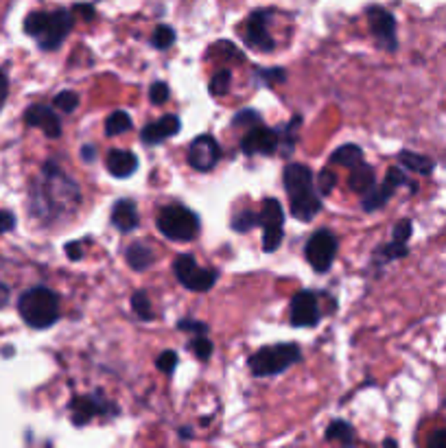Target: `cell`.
Masks as SVG:
<instances>
[{
	"mask_svg": "<svg viewBox=\"0 0 446 448\" xmlns=\"http://www.w3.org/2000/svg\"><path fill=\"white\" fill-rule=\"evenodd\" d=\"M177 328L184 332H193V335H208V324H204V321H195V319H180L177 321Z\"/></svg>",
	"mask_w": 446,
	"mask_h": 448,
	"instance_id": "f35d334b",
	"label": "cell"
},
{
	"mask_svg": "<svg viewBox=\"0 0 446 448\" xmlns=\"http://www.w3.org/2000/svg\"><path fill=\"white\" fill-rule=\"evenodd\" d=\"M256 225H260V217L254 210H243L237 214L235 219H232V230L235 232H249Z\"/></svg>",
	"mask_w": 446,
	"mask_h": 448,
	"instance_id": "f546056e",
	"label": "cell"
},
{
	"mask_svg": "<svg viewBox=\"0 0 446 448\" xmlns=\"http://www.w3.org/2000/svg\"><path fill=\"white\" fill-rule=\"evenodd\" d=\"M53 105H55L57 110L70 114V112H75L79 107V94L73 92V90H64V92H60L55 99H53Z\"/></svg>",
	"mask_w": 446,
	"mask_h": 448,
	"instance_id": "1f68e13d",
	"label": "cell"
},
{
	"mask_svg": "<svg viewBox=\"0 0 446 448\" xmlns=\"http://www.w3.org/2000/svg\"><path fill=\"white\" fill-rule=\"evenodd\" d=\"M319 304L313 291H300L291 300V324L295 328H313L319 324Z\"/></svg>",
	"mask_w": 446,
	"mask_h": 448,
	"instance_id": "9a60e30c",
	"label": "cell"
},
{
	"mask_svg": "<svg viewBox=\"0 0 446 448\" xmlns=\"http://www.w3.org/2000/svg\"><path fill=\"white\" fill-rule=\"evenodd\" d=\"M412 232H414V225L409 219H403L394 225V232H391V241H398V243H407L409 239H412Z\"/></svg>",
	"mask_w": 446,
	"mask_h": 448,
	"instance_id": "74e56055",
	"label": "cell"
},
{
	"mask_svg": "<svg viewBox=\"0 0 446 448\" xmlns=\"http://www.w3.org/2000/svg\"><path fill=\"white\" fill-rule=\"evenodd\" d=\"M302 358V352L295 344H278L260 348L249 356V370L254 376H276L289 370Z\"/></svg>",
	"mask_w": 446,
	"mask_h": 448,
	"instance_id": "8992f818",
	"label": "cell"
},
{
	"mask_svg": "<svg viewBox=\"0 0 446 448\" xmlns=\"http://www.w3.org/2000/svg\"><path fill=\"white\" fill-rule=\"evenodd\" d=\"M280 147V134L272 127H265L263 122L249 127L247 134L241 138V151L247 155H272Z\"/></svg>",
	"mask_w": 446,
	"mask_h": 448,
	"instance_id": "7c38bea8",
	"label": "cell"
},
{
	"mask_svg": "<svg viewBox=\"0 0 446 448\" xmlns=\"http://www.w3.org/2000/svg\"><path fill=\"white\" fill-rule=\"evenodd\" d=\"M260 225H263V249L267 254L276 252L284 234V212L278 200H265L260 206Z\"/></svg>",
	"mask_w": 446,
	"mask_h": 448,
	"instance_id": "9c48e42d",
	"label": "cell"
},
{
	"mask_svg": "<svg viewBox=\"0 0 446 448\" xmlns=\"http://www.w3.org/2000/svg\"><path fill=\"white\" fill-rule=\"evenodd\" d=\"M256 77L265 83H284L287 81V70L284 68H260V70H256Z\"/></svg>",
	"mask_w": 446,
	"mask_h": 448,
	"instance_id": "e575fe53",
	"label": "cell"
},
{
	"mask_svg": "<svg viewBox=\"0 0 446 448\" xmlns=\"http://www.w3.org/2000/svg\"><path fill=\"white\" fill-rule=\"evenodd\" d=\"M409 254V247L407 243H398V241H391L383 247L377 249V258L383 260V262H389V260H396V258H405Z\"/></svg>",
	"mask_w": 446,
	"mask_h": 448,
	"instance_id": "4316f807",
	"label": "cell"
},
{
	"mask_svg": "<svg viewBox=\"0 0 446 448\" xmlns=\"http://www.w3.org/2000/svg\"><path fill=\"white\" fill-rule=\"evenodd\" d=\"M105 164H108V171L114 177H132L138 169V158L132 151L125 149H112L105 158Z\"/></svg>",
	"mask_w": 446,
	"mask_h": 448,
	"instance_id": "ffe728a7",
	"label": "cell"
},
{
	"mask_svg": "<svg viewBox=\"0 0 446 448\" xmlns=\"http://www.w3.org/2000/svg\"><path fill=\"white\" fill-rule=\"evenodd\" d=\"M230 79H232V75H230L228 68L217 70V73L212 75V79H210V85H208L210 94L212 97H223L228 90H230Z\"/></svg>",
	"mask_w": 446,
	"mask_h": 448,
	"instance_id": "f1b7e54d",
	"label": "cell"
},
{
	"mask_svg": "<svg viewBox=\"0 0 446 448\" xmlns=\"http://www.w3.org/2000/svg\"><path fill=\"white\" fill-rule=\"evenodd\" d=\"M75 11H79L83 15V20H95V7L92 5H75Z\"/></svg>",
	"mask_w": 446,
	"mask_h": 448,
	"instance_id": "f6af8a7d",
	"label": "cell"
},
{
	"mask_svg": "<svg viewBox=\"0 0 446 448\" xmlns=\"http://www.w3.org/2000/svg\"><path fill=\"white\" fill-rule=\"evenodd\" d=\"M7 300H9V286L0 282V309L5 307V304H7Z\"/></svg>",
	"mask_w": 446,
	"mask_h": 448,
	"instance_id": "c3c4849f",
	"label": "cell"
},
{
	"mask_svg": "<svg viewBox=\"0 0 446 448\" xmlns=\"http://www.w3.org/2000/svg\"><path fill=\"white\" fill-rule=\"evenodd\" d=\"M132 130V118L127 112H112L108 116V120H105V134H108L110 138L112 136H118V134H125V132H130Z\"/></svg>",
	"mask_w": 446,
	"mask_h": 448,
	"instance_id": "484cf974",
	"label": "cell"
},
{
	"mask_svg": "<svg viewBox=\"0 0 446 448\" xmlns=\"http://www.w3.org/2000/svg\"><path fill=\"white\" fill-rule=\"evenodd\" d=\"M429 446L431 448H446V428H440L429 438Z\"/></svg>",
	"mask_w": 446,
	"mask_h": 448,
	"instance_id": "ee69618b",
	"label": "cell"
},
{
	"mask_svg": "<svg viewBox=\"0 0 446 448\" xmlns=\"http://www.w3.org/2000/svg\"><path fill=\"white\" fill-rule=\"evenodd\" d=\"M132 309L134 313L142 319V321H149L153 319V309H151V300L145 291H136L132 295Z\"/></svg>",
	"mask_w": 446,
	"mask_h": 448,
	"instance_id": "83f0119b",
	"label": "cell"
},
{
	"mask_svg": "<svg viewBox=\"0 0 446 448\" xmlns=\"http://www.w3.org/2000/svg\"><path fill=\"white\" fill-rule=\"evenodd\" d=\"M326 440L328 442H342L352 444L354 442V428L346 420H335L326 426Z\"/></svg>",
	"mask_w": 446,
	"mask_h": 448,
	"instance_id": "d4e9b609",
	"label": "cell"
},
{
	"mask_svg": "<svg viewBox=\"0 0 446 448\" xmlns=\"http://www.w3.org/2000/svg\"><path fill=\"white\" fill-rule=\"evenodd\" d=\"M272 20V11L270 9H256L252 11V15L247 18L245 22V42L247 46H252L254 50L260 52H272L276 42L267 31V22Z\"/></svg>",
	"mask_w": 446,
	"mask_h": 448,
	"instance_id": "4fadbf2b",
	"label": "cell"
},
{
	"mask_svg": "<svg viewBox=\"0 0 446 448\" xmlns=\"http://www.w3.org/2000/svg\"><path fill=\"white\" fill-rule=\"evenodd\" d=\"M335 184H337V175H335L333 169L326 167V169L319 171V175H317V190H319V195H330L333 188H335Z\"/></svg>",
	"mask_w": 446,
	"mask_h": 448,
	"instance_id": "836d02e7",
	"label": "cell"
},
{
	"mask_svg": "<svg viewBox=\"0 0 446 448\" xmlns=\"http://www.w3.org/2000/svg\"><path fill=\"white\" fill-rule=\"evenodd\" d=\"M173 272H175V278L180 280L182 286H186L188 291H197V293L210 291L212 286L217 284V278H219V274L215 272V269L200 267L197 260H195L190 254L177 256L173 262Z\"/></svg>",
	"mask_w": 446,
	"mask_h": 448,
	"instance_id": "52a82bcc",
	"label": "cell"
},
{
	"mask_svg": "<svg viewBox=\"0 0 446 448\" xmlns=\"http://www.w3.org/2000/svg\"><path fill=\"white\" fill-rule=\"evenodd\" d=\"M149 99H151L153 105H162V103L169 99V85H167L165 81L153 83L151 90H149Z\"/></svg>",
	"mask_w": 446,
	"mask_h": 448,
	"instance_id": "ab89813d",
	"label": "cell"
},
{
	"mask_svg": "<svg viewBox=\"0 0 446 448\" xmlns=\"http://www.w3.org/2000/svg\"><path fill=\"white\" fill-rule=\"evenodd\" d=\"M215 48L221 52V55H225V57H230V59H237V62H243V59H245L243 52L237 50V46L232 44V42H217Z\"/></svg>",
	"mask_w": 446,
	"mask_h": 448,
	"instance_id": "60d3db41",
	"label": "cell"
},
{
	"mask_svg": "<svg viewBox=\"0 0 446 448\" xmlns=\"http://www.w3.org/2000/svg\"><path fill=\"white\" fill-rule=\"evenodd\" d=\"M125 258H127V265L136 272H145L153 265V249L145 243H132L125 252Z\"/></svg>",
	"mask_w": 446,
	"mask_h": 448,
	"instance_id": "7402d4cb",
	"label": "cell"
},
{
	"mask_svg": "<svg viewBox=\"0 0 446 448\" xmlns=\"http://www.w3.org/2000/svg\"><path fill=\"white\" fill-rule=\"evenodd\" d=\"M177 365V354L173 350H165L160 352L158 358H155V368L162 372V374H171Z\"/></svg>",
	"mask_w": 446,
	"mask_h": 448,
	"instance_id": "d590c367",
	"label": "cell"
},
{
	"mask_svg": "<svg viewBox=\"0 0 446 448\" xmlns=\"http://www.w3.org/2000/svg\"><path fill=\"white\" fill-rule=\"evenodd\" d=\"M15 227V217L13 212L9 210H0V234H5V232H11Z\"/></svg>",
	"mask_w": 446,
	"mask_h": 448,
	"instance_id": "7bdbcfd3",
	"label": "cell"
},
{
	"mask_svg": "<svg viewBox=\"0 0 446 448\" xmlns=\"http://www.w3.org/2000/svg\"><path fill=\"white\" fill-rule=\"evenodd\" d=\"M258 122H260V114L256 110H243L235 116V120H232L235 127H247V130L254 127V125H258Z\"/></svg>",
	"mask_w": 446,
	"mask_h": 448,
	"instance_id": "8d00e7d4",
	"label": "cell"
},
{
	"mask_svg": "<svg viewBox=\"0 0 446 448\" xmlns=\"http://www.w3.org/2000/svg\"><path fill=\"white\" fill-rule=\"evenodd\" d=\"M221 158V149H219V142L208 136V134H202L197 136L188 147V164L195 169V171H212L215 169V164L219 162Z\"/></svg>",
	"mask_w": 446,
	"mask_h": 448,
	"instance_id": "5bb4252c",
	"label": "cell"
},
{
	"mask_svg": "<svg viewBox=\"0 0 446 448\" xmlns=\"http://www.w3.org/2000/svg\"><path fill=\"white\" fill-rule=\"evenodd\" d=\"M180 130H182V120L175 114H167L155 122L145 125L140 132V140L145 142V145H160V142H165V140L173 138L175 134H180Z\"/></svg>",
	"mask_w": 446,
	"mask_h": 448,
	"instance_id": "ac0fdd59",
	"label": "cell"
},
{
	"mask_svg": "<svg viewBox=\"0 0 446 448\" xmlns=\"http://www.w3.org/2000/svg\"><path fill=\"white\" fill-rule=\"evenodd\" d=\"M7 92H9V81H7V75L0 70V103L7 99Z\"/></svg>",
	"mask_w": 446,
	"mask_h": 448,
	"instance_id": "bcb514c9",
	"label": "cell"
},
{
	"mask_svg": "<svg viewBox=\"0 0 446 448\" xmlns=\"http://www.w3.org/2000/svg\"><path fill=\"white\" fill-rule=\"evenodd\" d=\"M337 256V239L328 230H317L305 245V258L317 274H326Z\"/></svg>",
	"mask_w": 446,
	"mask_h": 448,
	"instance_id": "ba28073f",
	"label": "cell"
},
{
	"mask_svg": "<svg viewBox=\"0 0 446 448\" xmlns=\"http://www.w3.org/2000/svg\"><path fill=\"white\" fill-rule=\"evenodd\" d=\"M64 252L70 260H81L83 258V241H73L64 247Z\"/></svg>",
	"mask_w": 446,
	"mask_h": 448,
	"instance_id": "b9f144b4",
	"label": "cell"
},
{
	"mask_svg": "<svg viewBox=\"0 0 446 448\" xmlns=\"http://www.w3.org/2000/svg\"><path fill=\"white\" fill-rule=\"evenodd\" d=\"M18 313L35 330L50 328L60 319V298L48 286H33L18 298Z\"/></svg>",
	"mask_w": 446,
	"mask_h": 448,
	"instance_id": "277c9868",
	"label": "cell"
},
{
	"mask_svg": "<svg viewBox=\"0 0 446 448\" xmlns=\"http://www.w3.org/2000/svg\"><path fill=\"white\" fill-rule=\"evenodd\" d=\"M398 162L403 164V169H409V171L420 173V175H431L433 169H435V164H433L431 158L420 155V153H416V151H400Z\"/></svg>",
	"mask_w": 446,
	"mask_h": 448,
	"instance_id": "cb8c5ba5",
	"label": "cell"
},
{
	"mask_svg": "<svg viewBox=\"0 0 446 448\" xmlns=\"http://www.w3.org/2000/svg\"><path fill=\"white\" fill-rule=\"evenodd\" d=\"M108 409L114 411V405H108L103 398V393H95V396H77L70 402V411H73V422L77 426L88 424L92 418L105 414Z\"/></svg>",
	"mask_w": 446,
	"mask_h": 448,
	"instance_id": "2e32d148",
	"label": "cell"
},
{
	"mask_svg": "<svg viewBox=\"0 0 446 448\" xmlns=\"http://www.w3.org/2000/svg\"><path fill=\"white\" fill-rule=\"evenodd\" d=\"M81 158L85 160V162H92V160H95V147L92 145H85L81 149Z\"/></svg>",
	"mask_w": 446,
	"mask_h": 448,
	"instance_id": "7dc6e473",
	"label": "cell"
},
{
	"mask_svg": "<svg viewBox=\"0 0 446 448\" xmlns=\"http://www.w3.org/2000/svg\"><path fill=\"white\" fill-rule=\"evenodd\" d=\"M25 122L29 125V127L42 130L48 138H60L62 136V120L48 105H31V107H27V110H25Z\"/></svg>",
	"mask_w": 446,
	"mask_h": 448,
	"instance_id": "e0dca14e",
	"label": "cell"
},
{
	"mask_svg": "<svg viewBox=\"0 0 446 448\" xmlns=\"http://www.w3.org/2000/svg\"><path fill=\"white\" fill-rule=\"evenodd\" d=\"M368 24L374 35L377 44L385 50H396L398 38H396V18L383 7H370L368 9Z\"/></svg>",
	"mask_w": 446,
	"mask_h": 448,
	"instance_id": "8fae6325",
	"label": "cell"
},
{
	"mask_svg": "<svg viewBox=\"0 0 446 448\" xmlns=\"http://www.w3.org/2000/svg\"><path fill=\"white\" fill-rule=\"evenodd\" d=\"M374 184H377V173H374V169L365 162L356 164L354 169H350V177H348V186L352 192H359V195H365L374 188Z\"/></svg>",
	"mask_w": 446,
	"mask_h": 448,
	"instance_id": "44dd1931",
	"label": "cell"
},
{
	"mask_svg": "<svg viewBox=\"0 0 446 448\" xmlns=\"http://www.w3.org/2000/svg\"><path fill=\"white\" fill-rule=\"evenodd\" d=\"M75 27L73 11L57 9L53 13L31 11L25 18V33L38 40L42 50H57Z\"/></svg>",
	"mask_w": 446,
	"mask_h": 448,
	"instance_id": "3957f363",
	"label": "cell"
},
{
	"mask_svg": "<svg viewBox=\"0 0 446 448\" xmlns=\"http://www.w3.org/2000/svg\"><path fill=\"white\" fill-rule=\"evenodd\" d=\"M81 202L79 186L55 162H46L42 184L33 188V214L38 217H64L75 212Z\"/></svg>",
	"mask_w": 446,
	"mask_h": 448,
	"instance_id": "6da1fadb",
	"label": "cell"
},
{
	"mask_svg": "<svg viewBox=\"0 0 446 448\" xmlns=\"http://www.w3.org/2000/svg\"><path fill=\"white\" fill-rule=\"evenodd\" d=\"M403 184H409V186H412V190L418 188L416 184L409 182L407 175L403 173V169H396V167L389 169L387 175H385V182H383L381 186H374L370 192L363 195V202H361L363 210H365V212H374V210L383 208V206L389 202V197L394 195V192L398 190V186H403Z\"/></svg>",
	"mask_w": 446,
	"mask_h": 448,
	"instance_id": "30bf717a",
	"label": "cell"
},
{
	"mask_svg": "<svg viewBox=\"0 0 446 448\" xmlns=\"http://www.w3.org/2000/svg\"><path fill=\"white\" fill-rule=\"evenodd\" d=\"M158 230L171 241H193L200 234V217L182 204H169L158 214Z\"/></svg>",
	"mask_w": 446,
	"mask_h": 448,
	"instance_id": "5b68a950",
	"label": "cell"
},
{
	"mask_svg": "<svg viewBox=\"0 0 446 448\" xmlns=\"http://www.w3.org/2000/svg\"><path fill=\"white\" fill-rule=\"evenodd\" d=\"M282 182H284V190L289 195L291 214L298 221L307 223L322 210V200H319V195L315 192L313 171L309 167L287 164V169L282 173Z\"/></svg>",
	"mask_w": 446,
	"mask_h": 448,
	"instance_id": "7a4b0ae2",
	"label": "cell"
},
{
	"mask_svg": "<svg viewBox=\"0 0 446 448\" xmlns=\"http://www.w3.org/2000/svg\"><path fill=\"white\" fill-rule=\"evenodd\" d=\"M188 348H190V352L200 358V361H208V358L212 356V342L206 337V335H195L193 339H190V344H188Z\"/></svg>",
	"mask_w": 446,
	"mask_h": 448,
	"instance_id": "4dcf8cb0",
	"label": "cell"
},
{
	"mask_svg": "<svg viewBox=\"0 0 446 448\" xmlns=\"http://www.w3.org/2000/svg\"><path fill=\"white\" fill-rule=\"evenodd\" d=\"M110 221L118 232H132L138 227V208L132 200H120L114 204L112 214H110Z\"/></svg>",
	"mask_w": 446,
	"mask_h": 448,
	"instance_id": "d6986e66",
	"label": "cell"
},
{
	"mask_svg": "<svg viewBox=\"0 0 446 448\" xmlns=\"http://www.w3.org/2000/svg\"><path fill=\"white\" fill-rule=\"evenodd\" d=\"M361 162H363V149L359 145H342L330 155V164L346 167V169H354Z\"/></svg>",
	"mask_w": 446,
	"mask_h": 448,
	"instance_id": "603a6c76",
	"label": "cell"
},
{
	"mask_svg": "<svg viewBox=\"0 0 446 448\" xmlns=\"http://www.w3.org/2000/svg\"><path fill=\"white\" fill-rule=\"evenodd\" d=\"M173 42H175V29L169 24H160L153 33V46L165 50V48L173 46Z\"/></svg>",
	"mask_w": 446,
	"mask_h": 448,
	"instance_id": "d6a6232c",
	"label": "cell"
}]
</instances>
